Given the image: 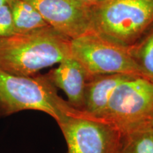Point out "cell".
<instances>
[{
	"label": "cell",
	"mask_w": 153,
	"mask_h": 153,
	"mask_svg": "<svg viewBox=\"0 0 153 153\" xmlns=\"http://www.w3.org/2000/svg\"><path fill=\"white\" fill-rule=\"evenodd\" d=\"M72 57L71 39L51 26L0 39V69L32 76Z\"/></svg>",
	"instance_id": "1"
},
{
	"label": "cell",
	"mask_w": 153,
	"mask_h": 153,
	"mask_svg": "<svg viewBox=\"0 0 153 153\" xmlns=\"http://www.w3.org/2000/svg\"><path fill=\"white\" fill-rule=\"evenodd\" d=\"M8 1L9 0H0V7L4 4H7Z\"/></svg>",
	"instance_id": "15"
},
{
	"label": "cell",
	"mask_w": 153,
	"mask_h": 153,
	"mask_svg": "<svg viewBox=\"0 0 153 153\" xmlns=\"http://www.w3.org/2000/svg\"><path fill=\"white\" fill-rule=\"evenodd\" d=\"M152 24L153 0H107L91 7L90 30L127 47Z\"/></svg>",
	"instance_id": "3"
},
{
	"label": "cell",
	"mask_w": 153,
	"mask_h": 153,
	"mask_svg": "<svg viewBox=\"0 0 153 153\" xmlns=\"http://www.w3.org/2000/svg\"><path fill=\"white\" fill-rule=\"evenodd\" d=\"M79 2H81L84 4L88 6V7H94V6L98 5L99 4H101L107 0H77Z\"/></svg>",
	"instance_id": "14"
},
{
	"label": "cell",
	"mask_w": 153,
	"mask_h": 153,
	"mask_svg": "<svg viewBox=\"0 0 153 153\" xmlns=\"http://www.w3.org/2000/svg\"><path fill=\"white\" fill-rule=\"evenodd\" d=\"M24 110L43 111L57 123L79 109L61 98L47 74L16 75L0 69V116Z\"/></svg>",
	"instance_id": "2"
},
{
	"label": "cell",
	"mask_w": 153,
	"mask_h": 153,
	"mask_svg": "<svg viewBox=\"0 0 153 153\" xmlns=\"http://www.w3.org/2000/svg\"><path fill=\"white\" fill-rule=\"evenodd\" d=\"M49 26L70 39L91 30V7L77 0H25Z\"/></svg>",
	"instance_id": "7"
},
{
	"label": "cell",
	"mask_w": 153,
	"mask_h": 153,
	"mask_svg": "<svg viewBox=\"0 0 153 153\" xmlns=\"http://www.w3.org/2000/svg\"><path fill=\"white\" fill-rule=\"evenodd\" d=\"M151 124H152V126H153V120H152V122H151Z\"/></svg>",
	"instance_id": "17"
},
{
	"label": "cell",
	"mask_w": 153,
	"mask_h": 153,
	"mask_svg": "<svg viewBox=\"0 0 153 153\" xmlns=\"http://www.w3.org/2000/svg\"><path fill=\"white\" fill-rule=\"evenodd\" d=\"M102 118L122 134L153 120V81L130 75L115 88Z\"/></svg>",
	"instance_id": "4"
},
{
	"label": "cell",
	"mask_w": 153,
	"mask_h": 153,
	"mask_svg": "<svg viewBox=\"0 0 153 153\" xmlns=\"http://www.w3.org/2000/svg\"><path fill=\"white\" fill-rule=\"evenodd\" d=\"M46 74L55 87L65 93L70 106L76 109H83L87 76L77 60L72 57L65 59L57 68Z\"/></svg>",
	"instance_id": "8"
},
{
	"label": "cell",
	"mask_w": 153,
	"mask_h": 153,
	"mask_svg": "<svg viewBox=\"0 0 153 153\" xmlns=\"http://www.w3.org/2000/svg\"><path fill=\"white\" fill-rule=\"evenodd\" d=\"M15 34L27 33L48 26L40 13L25 0H9Z\"/></svg>",
	"instance_id": "10"
},
{
	"label": "cell",
	"mask_w": 153,
	"mask_h": 153,
	"mask_svg": "<svg viewBox=\"0 0 153 153\" xmlns=\"http://www.w3.org/2000/svg\"><path fill=\"white\" fill-rule=\"evenodd\" d=\"M72 57L87 74H122L142 76L130 54L128 47L111 41L92 30L71 39Z\"/></svg>",
	"instance_id": "5"
},
{
	"label": "cell",
	"mask_w": 153,
	"mask_h": 153,
	"mask_svg": "<svg viewBox=\"0 0 153 153\" xmlns=\"http://www.w3.org/2000/svg\"><path fill=\"white\" fill-rule=\"evenodd\" d=\"M128 49L142 76L153 81V24Z\"/></svg>",
	"instance_id": "11"
},
{
	"label": "cell",
	"mask_w": 153,
	"mask_h": 153,
	"mask_svg": "<svg viewBox=\"0 0 153 153\" xmlns=\"http://www.w3.org/2000/svg\"><path fill=\"white\" fill-rule=\"evenodd\" d=\"M123 153H153V126L145 124L122 134Z\"/></svg>",
	"instance_id": "12"
},
{
	"label": "cell",
	"mask_w": 153,
	"mask_h": 153,
	"mask_svg": "<svg viewBox=\"0 0 153 153\" xmlns=\"http://www.w3.org/2000/svg\"><path fill=\"white\" fill-rule=\"evenodd\" d=\"M15 34L13 18L8 4L0 7V39Z\"/></svg>",
	"instance_id": "13"
},
{
	"label": "cell",
	"mask_w": 153,
	"mask_h": 153,
	"mask_svg": "<svg viewBox=\"0 0 153 153\" xmlns=\"http://www.w3.org/2000/svg\"><path fill=\"white\" fill-rule=\"evenodd\" d=\"M118 153H123V152H122V151H121V150H120V151H119V152H118Z\"/></svg>",
	"instance_id": "16"
},
{
	"label": "cell",
	"mask_w": 153,
	"mask_h": 153,
	"mask_svg": "<svg viewBox=\"0 0 153 153\" xmlns=\"http://www.w3.org/2000/svg\"><path fill=\"white\" fill-rule=\"evenodd\" d=\"M57 124L68 153H118L121 148L122 133L104 118L77 110Z\"/></svg>",
	"instance_id": "6"
},
{
	"label": "cell",
	"mask_w": 153,
	"mask_h": 153,
	"mask_svg": "<svg viewBox=\"0 0 153 153\" xmlns=\"http://www.w3.org/2000/svg\"><path fill=\"white\" fill-rule=\"evenodd\" d=\"M129 76L122 74H104L88 78L82 111L96 117L102 118L115 88Z\"/></svg>",
	"instance_id": "9"
}]
</instances>
